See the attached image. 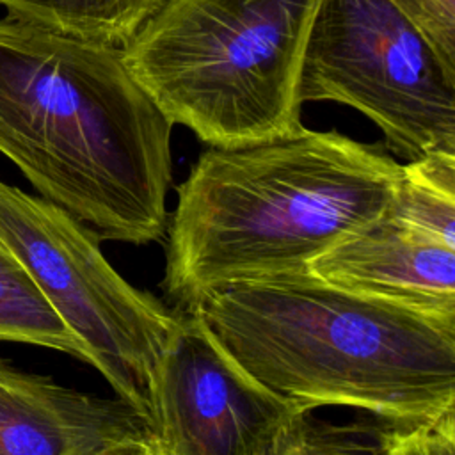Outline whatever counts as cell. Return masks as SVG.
Segmentation results:
<instances>
[{
  "instance_id": "obj_1",
  "label": "cell",
  "mask_w": 455,
  "mask_h": 455,
  "mask_svg": "<svg viewBox=\"0 0 455 455\" xmlns=\"http://www.w3.org/2000/svg\"><path fill=\"white\" fill-rule=\"evenodd\" d=\"M172 123L123 48L0 18V153L101 240H162Z\"/></svg>"
},
{
  "instance_id": "obj_2",
  "label": "cell",
  "mask_w": 455,
  "mask_h": 455,
  "mask_svg": "<svg viewBox=\"0 0 455 455\" xmlns=\"http://www.w3.org/2000/svg\"><path fill=\"white\" fill-rule=\"evenodd\" d=\"M402 164L336 130L204 149L167 220L162 288L178 309L208 293L307 272L325 251L386 215Z\"/></svg>"
},
{
  "instance_id": "obj_3",
  "label": "cell",
  "mask_w": 455,
  "mask_h": 455,
  "mask_svg": "<svg viewBox=\"0 0 455 455\" xmlns=\"http://www.w3.org/2000/svg\"><path fill=\"white\" fill-rule=\"evenodd\" d=\"M197 309L259 382L300 403L391 423L455 412V322L297 272L219 288Z\"/></svg>"
},
{
  "instance_id": "obj_4",
  "label": "cell",
  "mask_w": 455,
  "mask_h": 455,
  "mask_svg": "<svg viewBox=\"0 0 455 455\" xmlns=\"http://www.w3.org/2000/svg\"><path fill=\"white\" fill-rule=\"evenodd\" d=\"M320 0H156L121 46L172 124L213 148L300 133V73Z\"/></svg>"
},
{
  "instance_id": "obj_5",
  "label": "cell",
  "mask_w": 455,
  "mask_h": 455,
  "mask_svg": "<svg viewBox=\"0 0 455 455\" xmlns=\"http://www.w3.org/2000/svg\"><path fill=\"white\" fill-rule=\"evenodd\" d=\"M0 242L85 345L91 364L148 421L155 364L181 309L132 286L107 261L87 224L41 196L0 180Z\"/></svg>"
},
{
  "instance_id": "obj_6",
  "label": "cell",
  "mask_w": 455,
  "mask_h": 455,
  "mask_svg": "<svg viewBox=\"0 0 455 455\" xmlns=\"http://www.w3.org/2000/svg\"><path fill=\"white\" fill-rule=\"evenodd\" d=\"M300 101L355 108L384 133V148L407 162L455 153V78L387 0H320Z\"/></svg>"
},
{
  "instance_id": "obj_7",
  "label": "cell",
  "mask_w": 455,
  "mask_h": 455,
  "mask_svg": "<svg viewBox=\"0 0 455 455\" xmlns=\"http://www.w3.org/2000/svg\"><path fill=\"white\" fill-rule=\"evenodd\" d=\"M306 414L251 375L197 309H181L148 391L153 455H275Z\"/></svg>"
},
{
  "instance_id": "obj_8",
  "label": "cell",
  "mask_w": 455,
  "mask_h": 455,
  "mask_svg": "<svg viewBox=\"0 0 455 455\" xmlns=\"http://www.w3.org/2000/svg\"><path fill=\"white\" fill-rule=\"evenodd\" d=\"M148 443L144 418L116 400L27 373L0 357V455H108Z\"/></svg>"
},
{
  "instance_id": "obj_9",
  "label": "cell",
  "mask_w": 455,
  "mask_h": 455,
  "mask_svg": "<svg viewBox=\"0 0 455 455\" xmlns=\"http://www.w3.org/2000/svg\"><path fill=\"white\" fill-rule=\"evenodd\" d=\"M307 272L336 288L455 322V249L386 215L320 254Z\"/></svg>"
},
{
  "instance_id": "obj_10",
  "label": "cell",
  "mask_w": 455,
  "mask_h": 455,
  "mask_svg": "<svg viewBox=\"0 0 455 455\" xmlns=\"http://www.w3.org/2000/svg\"><path fill=\"white\" fill-rule=\"evenodd\" d=\"M386 217L414 235L455 249V153L435 151L403 164Z\"/></svg>"
},
{
  "instance_id": "obj_11",
  "label": "cell",
  "mask_w": 455,
  "mask_h": 455,
  "mask_svg": "<svg viewBox=\"0 0 455 455\" xmlns=\"http://www.w3.org/2000/svg\"><path fill=\"white\" fill-rule=\"evenodd\" d=\"M0 341L53 348L91 364L85 345L60 320L4 242H0Z\"/></svg>"
},
{
  "instance_id": "obj_12",
  "label": "cell",
  "mask_w": 455,
  "mask_h": 455,
  "mask_svg": "<svg viewBox=\"0 0 455 455\" xmlns=\"http://www.w3.org/2000/svg\"><path fill=\"white\" fill-rule=\"evenodd\" d=\"M156 0H0L7 14L89 39L123 46Z\"/></svg>"
},
{
  "instance_id": "obj_13",
  "label": "cell",
  "mask_w": 455,
  "mask_h": 455,
  "mask_svg": "<svg viewBox=\"0 0 455 455\" xmlns=\"http://www.w3.org/2000/svg\"><path fill=\"white\" fill-rule=\"evenodd\" d=\"M384 423H327L307 414L290 430L275 455H386Z\"/></svg>"
},
{
  "instance_id": "obj_14",
  "label": "cell",
  "mask_w": 455,
  "mask_h": 455,
  "mask_svg": "<svg viewBox=\"0 0 455 455\" xmlns=\"http://www.w3.org/2000/svg\"><path fill=\"white\" fill-rule=\"evenodd\" d=\"M423 36L448 76L455 78V0H387Z\"/></svg>"
},
{
  "instance_id": "obj_15",
  "label": "cell",
  "mask_w": 455,
  "mask_h": 455,
  "mask_svg": "<svg viewBox=\"0 0 455 455\" xmlns=\"http://www.w3.org/2000/svg\"><path fill=\"white\" fill-rule=\"evenodd\" d=\"M386 455H455V412L423 423L387 421Z\"/></svg>"
},
{
  "instance_id": "obj_16",
  "label": "cell",
  "mask_w": 455,
  "mask_h": 455,
  "mask_svg": "<svg viewBox=\"0 0 455 455\" xmlns=\"http://www.w3.org/2000/svg\"><path fill=\"white\" fill-rule=\"evenodd\" d=\"M108 455H153V451L149 450V444L148 443H135V444H128V446H123Z\"/></svg>"
}]
</instances>
